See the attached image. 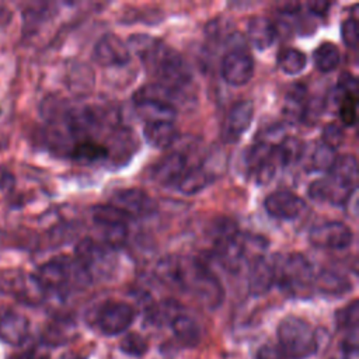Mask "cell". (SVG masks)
<instances>
[{
	"label": "cell",
	"instance_id": "cell-1",
	"mask_svg": "<svg viewBox=\"0 0 359 359\" xmlns=\"http://www.w3.org/2000/svg\"><path fill=\"white\" fill-rule=\"evenodd\" d=\"M129 43V49L136 52L144 69L156 76L160 84L180 91V88L191 83V67L175 49L147 35L130 36Z\"/></svg>",
	"mask_w": 359,
	"mask_h": 359
},
{
	"label": "cell",
	"instance_id": "cell-2",
	"mask_svg": "<svg viewBox=\"0 0 359 359\" xmlns=\"http://www.w3.org/2000/svg\"><path fill=\"white\" fill-rule=\"evenodd\" d=\"M279 351L286 359H307L317 353L318 338L311 324L302 317L287 316L278 324Z\"/></svg>",
	"mask_w": 359,
	"mask_h": 359
},
{
	"label": "cell",
	"instance_id": "cell-3",
	"mask_svg": "<svg viewBox=\"0 0 359 359\" xmlns=\"http://www.w3.org/2000/svg\"><path fill=\"white\" fill-rule=\"evenodd\" d=\"M180 287L189 289L209 309H216L223 302L224 292L219 279L198 259H180Z\"/></svg>",
	"mask_w": 359,
	"mask_h": 359
},
{
	"label": "cell",
	"instance_id": "cell-4",
	"mask_svg": "<svg viewBox=\"0 0 359 359\" xmlns=\"http://www.w3.org/2000/svg\"><path fill=\"white\" fill-rule=\"evenodd\" d=\"M272 264L275 269V283L283 290L299 296H304V293L310 290L316 275L304 255L292 252L276 258Z\"/></svg>",
	"mask_w": 359,
	"mask_h": 359
},
{
	"label": "cell",
	"instance_id": "cell-5",
	"mask_svg": "<svg viewBox=\"0 0 359 359\" xmlns=\"http://www.w3.org/2000/svg\"><path fill=\"white\" fill-rule=\"evenodd\" d=\"M136 310L125 302L104 303L95 317L97 328L107 337H114L125 332L135 321Z\"/></svg>",
	"mask_w": 359,
	"mask_h": 359
},
{
	"label": "cell",
	"instance_id": "cell-6",
	"mask_svg": "<svg viewBox=\"0 0 359 359\" xmlns=\"http://www.w3.org/2000/svg\"><path fill=\"white\" fill-rule=\"evenodd\" d=\"M356 187L344 178L327 172L324 178L316 180L309 185V196L318 203H328L332 206H341L349 201Z\"/></svg>",
	"mask_w": 359,
	"mask_h": 359
},
{
	"label": "cell",
	"instance_id": "cell-7",
	"mask_svg": "<svg viewBox=\"0 0 359 359\" xmlns=\"http://www.w3.org/2000/svg\"><path fill=\"white\" fill-rule=\"evenodd\" d=\"M309 241L320 250H345L353 241V233L342 222L331 220L314 226L309 233Z\"/></svg>",
	"mask_w": 359,
	"mask_h": 359
},
{
	"label": "cell",
	"instance_id": "cell-8",
	"mask_svg": "<svg viewBox=\"0 0 359 359\" xmlns=\"http://www.w3.org/2000/svg\"><path fill=\"white\" fill-rule=\"evenodd\" d=\"M220 73L229 86L241 87L254 76V59L243 46H234L224 55Z\"/></svg>",
	"mask_w": 359,
	"mask_h": 359
},
{
	"label": "cell",
	"instance_id": "cell-9",
	"mask_svg": "<svg viewBox=\"0 0 359 359\" xmlns=\"http://www.w3.org/2000/svg\"><path fill=\"white\" fill-rule=\"evenodd\" d=\"M129 219H146L157 212V202L142 189L129 188L116 191L109 202Z\"/></svg>",
	"mask_w": 359,
	"mask_h": 359
},
{
	"label": "cell",
	"instance_id": "cell-10",
	"mask_svg": "<svg viewBox=\"0 0 359 359\" xmlns=\"http://www.w3.org/2000/svg\"><path fill=\"white\" fill-rule=\"evenodd\" d=\"M93 59L102 67L123 66L130 60V49L116 34H105L95 43Z\"/></svg>",
	"mask_w": 359,
	"mask_h": 359
},
{
	"label": "cell",
	"instance_id": "cell-11",
	"mask_svg": "<svg viewBox=\"0 0 359 359\" xmlns=\"http://www.w3.org/2000/svg\"><path fill=\"white\" fill-rule=\"evenodd\" d=\"M254 118V104L251 101H238L229 109L222 129V139L227 144H233L241 139L250 128Z\"/></svg>",
	"mask_w": 359,
	"mask_h": 359
},
{
	"label": "cell",
	"instance_id": "cell-12",
	"mask_svg": "<svg viewBox=\"0 0 359 359\" xmlns=\"http://www.w3.org/2000/svg\"><path fill=\"white\" fill-rule=\"evenodd\" d=\"M266 213L279 220H293L302 215L306 202L290 191H275L264 201Z\"/></svg>",
	"mask_w": 359,
	"mask_h": 359
},
{
	"label": "cell",
	"instance_id": "cell-13",
	"mask_svg": "<svg viewBox=\"0 0 359 359\" xmlns=\"http://www.w3.org/2000/svg\"><path fill=\"white\" fill-rule=\"evenodd\" d=\"M29 334L28 318L14 310L0 313V339L8 345L18 346L24 344Z\"/></svg>",
	"mask_w": 359,
	"mask_h": 359
},
{
	"label": "cell",
	"instance_id": "cell-14",
	"mask_svg": "<svg viewBox=\"0 0 359 359\" xmlns=\"http://www.w3.org/2000/svg\"><path fill=\"white\" fill-rule=\"evenodd\" d=\"M187 157L180 151H171L154 165L153 178L161 185L175 187V184L187 171Z\"/></svg>",
	"mask_w": 359,
	"mask_h": 359
},
{
	"label": "cell",
	"instance_id": "cell-15",
	"mask_svg": "<svg viewBox=\"0 0 359 359\" xmlns=\"http://www.w3.org/2000/svg\"><path fill=\"white\" fill-rule=\"evenodd\" d=\"M273 283H275L273 264L264 257L254 258L248 272L250 293L252 296H262L271 290Z\"/></svg>",
	"mask_w": 359,
	"mask_h": 359
},
{
	"label": "cell",
	"instance_id": "cell-16",
	"mask_svg": "<svg viewBox=\"0 0 359 359\" xmlns=\"http://www.w3.org/2000/svg\"><path fill=\"white\" fill-rule=\"evenodd\" d=\"M278 38L275 22L264 15H254L247 22V39L258 50L271 48Z\"/></svg>",
	"mask_w": 359,
	"mask_h": 359
},
{
	"label": "cell",
	"instance_id": "cell-17",
	"mask_svg": "<svg viewBox=\"0 0 359 359\" xmlns=\"http://www.w3.org/2000/svg\"><path fill=\"white\" fill-rule=\"evenodd\" d=\"M144 140L154 149H168L180 137V132L174 122L157 121L149 122L143 128Z\"/></svg>",
	"mask_w": 359,
	"mask_h": 359
},
{
	"label": "cell",
	"instance_id": "cell-18",
	"mask_svg": "<svg viewBox=\"0 0 359 359\" xmlns=\"http://www.w3.org/2000/svg\"><path fill=\"white\" fill-rule=\"evenodd\" d=\"M309 98H307V90L303 84L297 83L293 84L289 91L285 95L282 112L287 122L297 123L302 122L306 118V112L309 109Z\"/></svg>",
	"mask_w": 359,
	"mask_h": 359
},
{
	"label": "cell",
	"instance_id": "cell-19",
	"mask_svg": "<svg viewBox=\"0 0 359 359\" xmlns=\"http://www.w3.org/2000/svg\"><path fill=\"white\" fill-rule=\"evenodd\" d=\"M170 327L172 330V334L175 337V339L187 348H194L196 346L201 339H202V330L201 325L189 316L180 313L178 316H175L171 323Z\"/></svg>",
	"mask_w": 359,
	"mask_h": 359
},
{
	"label": "cell",
	"instance_id": "cell-20",
	"mask_svg": "<svg viewBox=\"0 0 359 359\" xmlns=\"http://www.w3.org/2000/svg\"><path fill=\"white\" fill-rule=\"evenodd\" d=\"M10 280H13L8 282L13 286H10L11 289H8V293H14L17 299L25 302L27 304H39L46 294L35 275H18L15 279Z\"/></svg>",
	"mask_w": 359,
	"mask_h": 359
},
{
	"label": "cell",
	"instance_id": "cell-21",
	"mask_svg": "<svg viewBox=\"0 0 359 359\" xmlns=\"http://www.w3.org/2000/svg\"><path fill=\"white\" fill-rule=\"evenodd\" d=\"M139 116L146 122H157V121H170L174 122L177 118V107L160 101H140L135 104Z\"/></svg>",
	"mask_w": 359,
	"mask_h": 359
},
{
	"label": "cell",
	"instance_id": "cell-22",
	"mask_svg": "<svg viewBox=\"0 0 359 359\" xmlns=\"http://www.w3.org/2000/svg\"><path fill=\"white\" fill-rule=\"evenodd\" d=\"M213 177L209 174L206 168L201 167H191L182 174V177L175 184V188L184 195H195L203 191L210 182Z\"/></svg>",
	"mask_w": 359,
	"mask_h": 359
},
{
	"label": "cell",
	"instance_id": "cell-23",
	"mask_svg": "<svg viewBox=\"0 0 359 359\" xmlns=\"http://www.w3.org/2000/svg\"><path fill=\"white\" fill-rule=\"evenodd\" d=\"M107 156L108 149L104 144L87 137L79 140L70 150V157L80 164L95 163L105 158Z\"/></svg>",
	"mask_w": 359,
	"mask_h": 359
},
{
	"label": "cell",
	"instance_id": "cell-24",
	"mask_svg": "<svg viewBox=\"0 0 359 359\" xmlns=\"http://www.w3.org/2000/svg\"><path fill=\"white\" fill-rule=\"evenodd\" d=\"M313 285H316L321 293L331 296H342L351 290L349 279L332 271L320 272L317 276H314Z\"/></svg>",
	"mask_w": 359,
	"mask_h": 359
},
{
	"label": "cell",
	"instance_id": "cell-25",
	"mask_svg": "<svg viewBox=\"0 0 359 359\" xmlns=\"http://www.w3.org/2000/svg\"><path fill=\"white\" fill-rule=\"evenodd\" d=\"M304 154V142L294 136H285L275 146V157L283 167L296 164Z\"/></svg>",
	"mask_w": 359,
	"mask_h": 359
},
{
	"label": "cell",
	"instance_id": "cell-26",
	"mask_svg": "<svg viewBox=\"0 0 359 359\" xmlns=\"http://www.w3.org/2000/svg\"><path fill=\"white\" fill-rule=\"evenodd\" d=\"M76 335H77V331H76L74 321L62 318V320H56L55 323L49 324V327L43 332V339L48 345L57 346V345L67 344Z\"/></svg>",
	"mask_w": 359,
	"mask_h": 359
},
{
	"label": "cell",
	"instance_id": "cell-27",
	"mask_svg": "<svg viewBox=\"0 0 359 359\" xmlns=\"http://www.w3.org/2000/svg\"><path fill=\"white\" fill-rule=\"evenodd\" d=\"M341 60L339 49L332 42H321L313 52V62L323 73L334 72Z\"/></svg>",
	"mask_w": 359,
	"mask_h": 359
},
{
	"label": "cell",
	"instance_id": "cell-28",
	"mask_svg": "<svg viewBox=\"0 0 359 359\" xmlns=\"http://www.w3.org/2000/svg\"><path fill=\"white\" fill-rule=\"evenodd\" d=\"M278 66L287 76H296L302 73L307 65L304 52L296 48H285L278 53Z\"/></svg>",
	"mask_w": 359,
	"mask_h": 359
},
{
	"label": "cell",
	"instance_id": "cell-29",
	"mask_svg": "<svg viewBox=\"0 0 359 359\" xmlns=\"http://www.w3.org/2000/svg\"><path fill=\"white\" fill-rule=\"evenodd\" d=\"M91 216H93V220L97 227L128 224V220H129V217L122 210L112 206L111 203L94 206Z\"/></svg>",
	"mask_w": 359,
	"mask_h": 359
},
{
	"label": "cell",
	"instance_id": "cell-30",
	"mask_svg": "<svg viewBox=\"0 0 359 359\" xmlns=\"http://www.w3.org/2000/svg\"><path fill=\"white\" fill-rule=\"evenodd\" d=\"M331 174H335L341 178H344L345 181L351 182L352 185L356 187V181H358V161L351 154H342V156H337L331 170L328 171Z\"/></svg>",
	"mask_w": 359,
	"mask_h": 359
},
{
	"label": "cell",
	"instance_id": "cell-31",
	"mask_svg": "<svg viewBox=\"0 0 359 359\" xmlns=\"http://www.w3.org/2000/svg\"><path fill=\"white\" fill-rule=\"evenodd\" d=\"M119 349L129 356L140 358L149 351L147 339L137 332H128L119 342Z\"/></svg>",
	"mask_w": 359,
	"mask_h": 359
},
{
	"label": "cell",
	"instance_id": "cell-32",
	"mask_svg": "<svg viewBox=\"0 0 359 359\" xmlns=\"http://www.w3.org/2000/svg\"><path fill=\"white\" fill-rule=\"evenodd\" d=\"M180 313V304L175 300H164L156 307L149 309V320L161 325L164 323H171V320Z\"/></svg>",
	"mask_w": 359,
	"mask_h": 359
},
{
	"label": "cell",
	"instance_id": "cell-33",
	"mask_svg": "<svg viewBox=\"0 0 359 359\" xmlns=\"http://www.w3.org/2000/svg\"><path fill=\"white\" fill-rule=\"evenodd\" d=\"M356 111H358V95L339 93L338 114L345 126H353L356 123V119H358Z\"/></svg>",
	"mask_w": 359,
	"mask_h": 359
},
{
	"label": "cell",
	"instance_id": "cell-34",
	"mask_svg": "<svg viewBox=\"0 0 359 359\" xmlns=\"http://www.w3.org/2000/svg\"><path fill=\"white\" fill-rule=\"evenodd\" d=\"M359 320V307L358 300H353L348 306L342 307L335 313V324L339 330H356Z\"/></svg>",
	"mask_w": 359,
	"mask_h": 359
},
{
	"label": "cell",
	"instance_id": "cell-35",
	"mask_svg": "<svg viewBox=\"0 0 359 359\" xmlns=\"http://www.w3.org/2000/svg\"><path fill=\"white\" fill-rule=\"evenodd\" d=\"M337 158V151L325 146L324 143H320L311 156V167L316 171H325L328 172Z\"/></svg>",
	"mask_w": 359,
	"mask_h": 359
},
{
	"label": "cell",
	"instance_id": "cell-36",
	"mask_svg": "<svg viewBox=\"0 0 359 359\" xmlns=\"http://www.w3.org/2000/svg\"><path fill=\"white\" fill-rule=\"evenodd\" d=\"M345 142V132L344 129L337 125L335 122L328 123L324 129H323V135H321V143H324L325 146H328L330 149L335 150L338 147L342 146V143Z\"/></svg>",
	"mask_w": 359,
	"mask_h": 359
},
{
	"label": "cell",
	"instance_id": "cell-37",
	"mask_svg": "<svg viewBox=\"0 0 359 359\" xmlns=\"http://www.w3.org/2000/svg\"><path fill=\"white\" fill-rule=\"evenodd\" d=\"M276 157L259 164L257 168H254L250 175L255 180L258 185H265L271 182L276 174Z\"/></svg>",
	"mask_w": 359,
	"mask_h": 359
},
{
	"label": "cell",
	"instance_id": "cell-38",
	"mask_svg": "<svg viewBox=\"0 0 359 359\" xmlns=\"http://www.w3.org/2000/svg\"><path fill=\"white\" fill-rule=\"evenodd\" d=\"M341 38L348 48H356L358 45V22L355 17H349L341 24Z\"/></svg>",
	"mask_w": 359,
	"mask_h": 359
},
{
	"label": "cell",
	"instance_id": "cell-39",
	"mask_svg": "<svg viewBox=\"0 0 359 359\" xmlns=\"http://www.w3.org/2000/svg\"><path fill=\"white\" fill-rule=\"evenodd\" d=\"M338 90L341 94H351V95H358V80L355 76L351 73H342L339 76V84Z\"/></svg>",
	"mask_w": 359,
	"mask_h": 359
},
{
	"label": "cell",
	"instance_id": "cell-40",
	"mask_svg": "<svg viewBox=\"0 0 359 359\" xmlns=\"http://www.w3.org/2000/svg\"><path fill=\"white\" fill-rule=\"evenodd\" d=\"M257 359H286L279 348L273 345H262L257 352Z\"/></svg>",
	"mask_w": 359,
	"mask_h": 359
},
{
	"label": "cell",
	"instance_id": "cell-41",
	"mask_svg": "<svg viewBox=\"0 0 359 359\" xmlns=\"http://www.w3.org/2000/svg\"><path fill=\"white\" fill-rule=\"evenodd\" d=\"M306 7H307V10L311 13V14H314V15H317V17H324L327 13H328V10H330V7H331V3H328V1H309V3H306Z\"/></svg>",
	"mask_w": 359,
	"mask_h": 359
},
{
	"label": "cell",
	"instance_id": "cell-42",
	"mask_svg": "<svg viewBox=\"0 0 359 359\" xmlns=\"http://www.w3.org/2000/svg\"><path fill=\"white\" fill-rule=\"evenodd\" d=\"M39 359H49V358H46V356H42V358H39Z\"/></svg>",
	"mask_w": 359,
	"mask_h": 359
},
{
	"label": "cell",
	"instance_id": "cell-43",
	"mask_svg": "<svg viewBox=\"0 0 359 359\" xmlns=\"http://www.w3.org/2000/svg\"><path fill=\"white\" fill-rule=\"evenodd\" d=\"M334 359H337V358H334ZM338 359H342V358H338Z\"/></svg>",
	"mask_w": 359,
	"mask_h": 359
}]
</instances>
